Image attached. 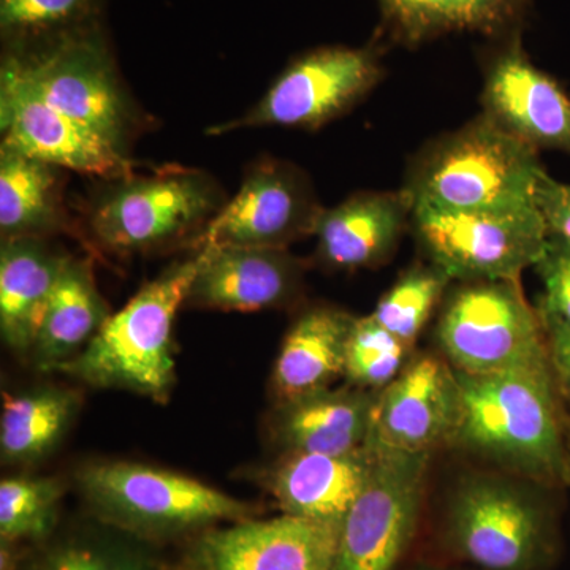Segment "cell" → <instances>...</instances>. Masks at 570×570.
I'll list each match as a JSON object with an SVG mask.
<instances>
[{
    "instance_id": "obj_25",
    "label": "cell",
    "mask_w": 570,
    "mask_h": 570,
    "mask_svg": "<svg viewBox=\"0 0 570 570\" xmlns=\"http://www.w3.org/2000/svg\"><path fill=\"white\" fill-rule=\"evenodd\" d=\"M58 170L61 168L0 146L2 239L45 238L61 228Z\"/></svg>"
},
{
    "instance_id": "obj_12",
    "label": "cell",
    "mask_w": 570,
    "mask_h": 570,
    "mask_svg": "<svg viewBox=\"0 0 570 570\" xmlns=\"http://www.w3.org/2000/svg\"><path fill=\"white\" fill-rule=\"evenodd\" d=\"M322 208L299 168L269 159L254 164L234 200L209 220L197 246L272 247L314 235Z\"/></svg>"
},
{
    "instance_id": "obj_7",
    "label": "cell",
    "mask_w": 570,
    "mask_h": 570,
    "mask_svg": "<svg viewBox=\"0 0 570 570\" xmlns=\"http://www.w3.org/2000/svg\"><path fill=\"white\" fill-rule=\"evenodd\" d=\"M3 61L20 71L52 107L126 151L132 115L99 22L11 41Z\"/></svg>"
},
{
    "instance_id": "obj_28",
    "label": "cell",
    "mask_w": 570,
    "mask_h": 570,
    "mask_svg": "<svg viewBox=\"0 0 570 570\" xmlns=\"http://www.w3.org/2000/svg\"><path fill=\"white\" fill-rule=\"evenodd\" d=\"M452 283L448 273L431 262L411 266L382 295L371 316L409 346H415Z\"/></svg>"
},
{
    "instance_id": "obj_26",
    "label": "cell",
    "mask_w": 570,
    "mask_h": 570,
    "mask_svg": "<svg viewBox=\"0 0 570 570\" xmlns=\"http://www.w3.org/2000/svg\"><path fill=\"white\" fill-rule=\"evenodd\" d=\"M80 397L67 389L3 393L0 455L6 464H31L47 456L77 417Z\"/></svg>"
},
{
    "instance_id": "obj_29",
    "label": "cell",
    "mask_w": 570,
    "mask_h": 570,
    "mask_svg": "<svg viewBox=\"0 0 570 570\" xmlns=\"http://www.w3.org/2000/svg\"><path fill=\"white\" fill-rule=\"evenodd\" d=\"M63 489L58 479L7 478L0 483V539L40 546L58 531Z\"/></svg>"
},
{
    "instance_id": "obj_3",
    "label": "cell",
    "mask_w": 570,
    "mask_h": 570,
    "mask_svg": "<svg viewBox=\"0 0 570 570\" xmlns=\"http://www.w3.org/2000/svg\"><path fill=\"white\" fill-rule=\"evenodd\" d=\"M543 174L538 151L482 112L428 145L403 190L412 209L524 212L538 208L535 190Z\"/></svg>"
},
{
    "instance_id": "obj_30",
    "label": "cell",
    "mask_w": 570,
    "mask_h": 570,
    "mask_svg": "<svg viewBox=\"0 0 570 570\" xmlns=\"http://www.w3.org/2000/svg\"><path fill=\"white\" fill-rule=\"evenodd\" d=\"M414 355V346L390 333L371 314L355 317L344 377L348 385L379 393L400 376Z\"/></svg>"
},
{
    "instance_id": "obj_19",
    "label": "cell",
    "mask_w": 570,
    "mask_h": 570,
    "mask_svg": "<svg viewBox=\"0 0 570 570\" xmlns=\"http://www.w3.org/2000/svg\"><path fill=\"white\" fill-rule=\"evenodd\" d=\"M412 205L397 193H358L325 209L314 235L322 264L344 272L374 268L395 253L404 230L411 227Z\"/></svg>"
},
{
    "instance_id": "obj_2",
    "label": "cell",
    "mask_w": 570,
    "mask_h": 570,
    "mask_svg": "<svg viewBox=\"0 0 570 570\" xmlns=\"http://www.w3.org/2000/svg\"><path fill=\"white\" fill-rule=\"evenodd\" d=\"M558 490L508 474L460 480L442 512V547L475 570H551L561 554Z\"/></svg>"
},
{
    "instance_id": "obj_21",
    "label": "cell",
    "mask_w": 570,
    "mask_h": 570,
    "mask_svg": "<svg viewBox=\"0 0 570 570\" xmlns=\"http://www.w3.org/2000/svg\"><path fill=\"white\" fill-rule=\"evenodd\" d=\"M43 239H2L0 247V333L18 354H32L67 261Z\"/></svg>"
},
{
    "instance_id": "obj_27",
    "label": "cell",
    "mask_w": 570,
    "mask_h": 570,
    "mask_svg": "<svg viewBox=\"0 0 570 570\" xmlns=\"http://www.w3.org/2000/svg\"><path fill=\"white\" fill-rule=\"evenodd\" d=\"M400 39L422 41L441 33H497L520 20L528 0H379Z\"/></svg>"
},
{
    "instance_id": "obj_9",
    "label": "cell",
    "mask_w": 570,
    "mask_h": 570,
    "mask_svg": "<svg viewBox=\"0 0 570 570\" xmlns=\"http://www.w3.org/2000/svg\"><path fill=\"white\" fill-rule=\"evenodd\" d=\"M374 445L376 463L341 523L333 570H396L417 535L431 453Z\"/></svg>"
},
{
    "instance_id": "obj_11",
    "label": "cell",
    "mask_w": 570,
    "mask_h": 570,
    "mask_svg": "<svg viewBox=\"0 0 570 570\" xmlns=\"http://www.w3.org/2000/svg\"><path fill=\"white\" fill-rule=\"evenodd\" d=\"M381 73L374 48H318L295 59L245 116L212 134L242 127L318 129L360 102Z\"/></svg>"
},
{
    "instance_id": "obj_31",
    "label": "cell",
    "mask_w": 570,
    "mask_h": 570,
    "mask_svg": "<svg viewBox=\"0 0 570 570\" xmlns=\"http://www.w3.org/2000/svg\"><path fill=\"white\" fill-rule=\"evenodd\" d=\"M102 0H0V31L7 43L39 39L99 22Z\"/></svg>"
},
{
    "instance_id": "obj_20",
    "label": "cell",
    "mask_w": 570,
    "mask_h": 570,
    "mask_svg": "<svg viewBox=\"0 0 570 570\" xmlns=\"http://www.w3.org/2000/svg\"><path fill=\"white\" fill-rule=\"evenodd\" d=\"M377 393L347 384L281 401L273 438L284 453L355 452L370 442Z\"/></svg>"
},
{
    "instance_id": "obj_24",
    "label": "cell",
    "mask_w": 570,
    "mask_h": 570,
    "mask_svg": "<svg viewBox=\"0 0 570 570\" xmlns=\"http://www.w3.org/2000/svg\"><path fill=\"white\" fill-rule=\"evenodd\" d=\"M156 543L94 519L28 551L20 570H163Z\"/></svg>"
},
{
    "instance_id": "obj_15",
    "label": "cell",
    "mask_w": 570,
    "mask_h": 570,
    "mask_svg": "<svg viewBox=\"0 0 570 570\" xmlns=\"http://www.w3.org/2000/svg\"><path fill=\"white\" fill-rule=\"evenodd\" d=\"M460 382L442 355L415 354L377 393L371 441L401 452L433 453L450 444L460 420Z\"/></svg>"
},
{
    "instance_id": "obj_33",
    "label": "cell",
    "mask_w": 570,
    "mask_h": 570,
    "mask_svg": "<svg viewBox=\"0 0 570 570\" xmlns=\"http://www.w3.org/2000/svg\"><path fill=\"white\" fill-rule=\"evenodd\" d=\"M535 204L547 238L570 243V184L557 181L546 171L535 190Z\"/></svg>"
},
{
    "instance_id": "obj_32",
    "label": "cell",
    "mask_w": 570,
    "mask_h": 570,
    "mask_svg": "<svg viewBox=\"0 0 570 570\" xmlns=\"http://www.w3.org/2000/svg\"><path fill=\"white\" fill-rule=\"evenodd\" d=\"M534 268L542 283L540 316L570 326V243L547 238Z\"/></svg>"
},
{
    "instance_id": "obj_36",
    "label": "cell",
    "mask_w": 570,
    "mask_h": 570,
    "mask_svg": "<svg viewBox=\"0 0 570 570\" xmlns=\"http://www.w3.org/2000/svg\"><path fill=\"white\" fill-rule=\"evenodd\" d=\"M412 570H475L471 568H466V566H434V564H425L419 566V568Z\"/></svg>"
},
{
    "instance_id": "obj_4",
    "label": "cell",
    "mask_w": 570,
    "mask_h": 570,
    "mask_svg": "<svg viewBox=\"0 0 570 570\" xmlns=\"http://www.w3.org/2000/svg\"><path fill=\"white\" fill-rule=\"evenodd\" d=\"M200 264L198 250L142 285L121 311L108 317L85 351L58 371L89 387L167 400L176 381L175 321Z\"/></svg>"
},
{
    "instance_id": "obj_8",
    "label": "cell",
    "mask_w": 570,
    "mask_h": 570,
    "mask_svg": "<svg viewBox=\"0 0 570 570\" xmlns=\"http://www.w3.org/2000/svg\"><path fill=\"white\" fill-rule=\"evenodd\" d=\"M209 176L175 170L116 179L92 206V234L116 253H142L193 234L220 212Z\"/></svg>"
},
{
    "instance_id": "obj_14",
    "label": "cell",
    "mask_w": 570,
    "mask_h": 570,
    "mask_svg": "<svg viewBox=\"0 0 570 570\" xmlns=\"http://www.w3.org/2000/svg\"><path fill=\"white\" fill-rule=\"evenodd\" d=\"M340 527L285 515L198 532L179 570H333Z\"/></svg>"
},
{
    "instance_id": "obj_34",
    "label": "cell",
    "mask_w": 570,
    "mask_h": 570,
    "mask_svg": "<svg viewBox=\"0 0 570 570\" xmlns=\"http://www.w3.org/2000/svg\"><path fill=\"white\" fill-rule=\"evenodd\" d=\"M542 322L558 387L562 397L570 401V326L549 317H542Z\"/></svg>"
},
{
    "instance_id": "obj_18",
    "label": "cell",
    "mask_w": 570,
    "mask_h": 570,
    "mask_svg": "<svg viewBox=\"0 0 570 570\" xmlns=\"http://www.w3.org/2000/svg\"><path fill=\"white\" fill-rule=\"evenodd\" d=\"M377 459L374 442L343 455L284 453L264 483L285 515L340 527L365 489Z\"/></svg>"
},
{
    "instance_id": "obj_13",
    "label": "cell",
    "mask_w": 570,
    "mask_h": 570,
    "mask_svg": "<svg viewBox=\"0 0 570 570\" xmlns=\"http://www.w3.org/2000/svg\"><path fill=\"white\" fill-rule=\"evenodd\" d=\"M2 146L78 174L126 178V151L48 104L10 62L0 69Z\"/></svg>"
},
{
    "instance_id": "obj_23",
    "label": "cell",
    "mask_w": 570,
    "mask_h": 570,
    "mask_svg": "<svg viewBox=\"0 0 570 570\" xmlns=\"http://www.w3.org/2000/svg\"><path fill=\"white\" fill-rule=\"evenodd\" d=\"M110 316L91 264L67 257L33 346V363L41 371H58L85 351Z\"/></svg>"
},
{
    "instance_id": "obj_17",
    "label": "cell",
    "mask_w": 570,
    "mask_h": 570,
    "mask_svg": "<svg viewBox=\"0 0 570 570\" xmlns=\"http://www.w3.org/2000/svg\"><path fill=\"white\" fill-rule=\"evenodd\" d=\"M186 305L205 309L254 311L291 305L302 294V261L287 249L206 246Z\"/></svg>"
},
{
    "instance_id": "obj_10",
    "label": "cell",
    "mask_w": 570,
    "mask_h": 570,
    "mask_svg": "<svg viewBox=\"0 0 570 570\" xmlns=\"http://www.w3.org/2000/svg\"><path fill=\"white\" fill-rule=\"evenodd\" d=\"M412 234L428 262L450 279L520 281L547 243L539 208L524 212L445 213L412 209Z\"/></svg>"
},
{
    "instance_id": "obj_22",
    "label": "cell",
    "mask_w": 570,
    "mask_h": 570,
    "mask_svg": "<svg viewBox=\"0 0 570 570\" xmlns=\"http://www.w3.org/2000/svg\"><path fill=\"white\" fill-rule=\"evenodd\" d=\"M355 317L332 306L306 311L291 326L277 355L273 384L281 401L332 387L344 376Z\"/></svg>"
},
{
    "instance_id": "obj_35",
    "label": "cell",
    "mask_w": 570,
    "mask_h": 570,
    "mask_svg": "<svg viewBox=\"0 0 570 570\" xmlns=\"http://www.w3.org/2000/svg\"><path fill=\"white\" fill-rule=\"evenodd\" d=\"M26 554L22 543L0 539V570H20Z\"/></svg>"
},
{
    "instance_id": "obj_6",
    "label": "cell",
    "mask_w": 570,
    "mask_h": 570,
    "mask_svg": "<svg viewBox=\"0 0 570 570\" xmlns=\"http://www.w3.org/2000/svg\"><path fill=\"white\" fill-rule=\"evenodd\" d=\"M434 333L442 356L460 373L551 367L542 317L524 298L520 281L450 285Z\"/></svg>"
},
{
    "instance_id": "obj_16",
    "label": "cell",
    "mask_w": 570,
    "mask_h": 570,
    "mask_svg": "<svg viewBox=\"0 0 570 570\" xmlns=\"http://www.w3.org/2000/svg\"><path fill=\"white\" fill-rule=\"evenodd\" d=\"M483 115L539 149L570 154V97L560 82L538 69L512 41L487 71Z\"/></svg>"
},
{
    "instance_id": "obj_5",
    "label": "cell",
    "mask_w": 570,
    "mask_h": 570,
    "mask_svg": "<svg viewBox=\"0 0 570 570\" xmlns=\"http://www.w3.org/2000/svg\"><path fill=\"white\" fill-rule=\"evenodd\" d=\"M77 482L94 519L156 546L254 515L249 502L200 480L129 461L88 464Z\"/></svg>"
},
{
    "instance_id": "obj_1",
    "label": "cell",
    "mask_w": 570,
    "mask_h": 570,
    "mask_svg": "<svg viewBox=\"0 0 570 570\" xmlns=\"http://www.w3.org/2000/svg\"><path fill=\"white\" fill-rule=\"evenodd\" d=\"M456 376L460 420L450 448L549 489L570 485V428L553 367Z\"/></svg>"
}]
</instances>
